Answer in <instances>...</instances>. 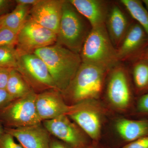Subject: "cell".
I'll return each mask as SVG.
<instances>
[{
  "instance_id": "cell-1",
  "label": "cell",
  "mask_w": 148,
  "mask_h": 148,
  "mask_svg": "<svg viewBox=\"0 0 148 148\" xmlns=\"http://www.w3.org/2000/svg\"><path fill=\"white\" fill-rule=\"evenodd\" d=\"M34 53L46 65L58 91L65 92L82 63L79 54L56 43Z\"/></svg>"
},
{
  "instance_id": "cell-2",
  "label": "cell",
  "mask_w": 148,
  "mask_h": 148,
  "mask_svg": "<svg viewBox=\"0 0 148 148\" xmlns=\"http://www.w3.org/2000/svg\"><path fill=\"white\" fill-rule=\"evenodd\" d=\"M82 62L108 71L120 63L105 24L92 27L79 53Z\"/></svg>"
},
{
  "instance_id": "cell-3",
  "label": "cell",
  "mask_w": 148,
  "mask_h": 148,
  "mask_svg": "<svg viewBox=\"0 0 148 148\" xmlns=\"http://www.w3.org/2000/svg\"><path fill=\"white\" fill-rule=\"evenodd\" d=\"M92 28L69 0H64L56 44L79 54Z\"/></svg>"
},
{
  "instance_id": "cell-4",
  "label": "cell",
  "mask_w": 148,
  "mask_h": 148,
  "mask_svg": "<svg viewBox=\"0 0 148 148\" xmlns=\"http://www.w3.org/2000/svg\"><path fill=\"white\" fill-rule=\"evenodd\" d=\"M108 71L82 63L65 92H68L72 99L76 102L97 98L102 92Z\"/></svg>"
},
{
  "instance_id": "cell-5",
  "label": "cell",
  "mask_w": 148,
  "mask_h": 148,
  "mask_svg": "<svg viewBox=\"0 0 148 148\" xmlns=\"http://www.w3.org/2000/svg\"><path fill=\"white\" fill-rule=\"evenodd\" d=\"M37 94L33 90L15 99L0 111V120L10 127L32 126L41 123L36 106Z\"/></svg>"
},
{
  "instance_id": "cell-6",
  "label": "cell",
  "mask_w": 148,
  "mask_h": 148,
  "mask_svg": "<svg viewBox=\"0 0 148 148\" xmlns=\"http://www.w3.org/2000/svg\"><path fill=\"white\" fill-rule=\"evenodd\" d=\"M107 77L106 93L109 101L116 108H126L134 91L129 68L120 62L109 71Z\"/></svg>"
},
{
  "instance_id": "cell-7",
  "label": "cell",
  "mask_w": 148,
  "mask_h": 148,
  "mask_svg": "<svg viewBox=\"0 0 148 148\" xmlns=\"http://www.w3.org/2000/svg\"><path fill=\"white\" fill-rule=\"evenodd\" d=\"M57 36L29 16L18 33L16 49L19 53H34L39 49L55 44Z\"/></svg>"
},
{
  "instance_id": "cell-8",
  "label": "cell",
  "mask_w": 148,
  "mask_h": 148,
  "mask_svg": "<svg viewBox=\"0 0 148 148\" xmlns=\"http://www.w3.org/2000/svg\"><path fill=\"white\" fill-rule=\"evenodd\" d=\"M15 69L32 85L58 90L46 65L35 53H19Z\"/></svg>"
},
{
  "instance_id": "cell-9",
  "label": "cell",
  "mask_w": 148,
  "mask_h": 148,
  "mask_svg": "<svg viewBox=\"0 0 148 148\" xmlns=\"http://www.w3.org/2000/svg\"><path fill=\"white\" fill-rule=\"evenodd\" d=\"M148 48L147 34L135 21L116 49L119 60L121 63H130L139 58Z\"/></svg>"
},
{
  "instance_id": "cell-10",
  "label": "cell",
  "mask_w": 148,
  "mask_h": 148,
  "mask_svg": "<svg viewBox=\"0 0 148 148\" xmlns=\"http://www.w3.org/2000/svg\"><path fill=\"white\" fill-rule=\"evenodd\" d=\"M135 21L119 1H112L105 25L110 38L117 49Z\"/></svg>"
},
{
  "instance_id": "cell-11",
  "label": "cell",
  "mask_w": 148,
  "mask_h": 148,
  "mask_svg": "<svg viewBox=\"0 0 148 148\" xmlns=\"http://www.w3.org/2000/svg\"><path fill=\"white\" fill-rule=\"evenodd\" d=\"M43 125L49 133L63 141L72 148H86L88 147L83 136L66 114L43 121Z\"/></svg>"
},
{
  "instance_id": "cell-12",
  "label": "cell",
  "mask_w": 148,
  "mask_h": 148,
  "mask_svg": "<svg viewBox=\"0 0 148 148\" xmlns=\"http://www.w3.org/2000/svg\"><path fill=\"white\" fill-rule=\"evenodd\" d=\"M64 0H40L30 10L29 16L41 26L57 35Z\"/></svg>"
},
{
  "instance_id": "cell-13",
  "label": "cell",
  "mask_w": 148,
  "mask_h": 148,
  "mask_svg": "<svg viewBox=\"0 0 148 148\" xmlns=\"http://www.w3.org/2000/svg\"><path fill=\"white\" fill-rule=\"evenodd\" d=\"M4 130L24 148H50L49 133L41 123L27 127H6Z\"/></svg>"
},
{
  "instance_id": "cell-14",
  "label": "cell",
  "mask_w": 148,
  "mask_h": 148,
  "mask_svg": "<svg viewBox=\"0 0 148 148\" xmlns=\"http://www.w3.org/2000/svg\"><path fill=\"white\" fill-rule=\"evenodd\" d=\"M53 90L37 94L36 108L42 121L66 114L71 108L64 103L58 91Z\"/></svg>"
},
{
  "instance_id": "cell-15",
  "label": "cell",
  "mask_w": 148,
  "mask_h": 148,
  "mask_svg": "<svg viewBox=\"0 0 148 148\" xmlns=\"http://www.w3.org/2000/svg\"><path fill=\"white\" fill-rule=\"evenodd\" d=\"M66 115L92 140H98L101 133V121L100 117L96 112L81 103L71 107Z\"/></svg>"
},
{
  "instance_id": "cell-16",
  "label": "cell",
  "mask_w": 148,
  "mask_h": 148,
  "mask_svg": "<svg viewBox=\"0 0 148 148\" xmlns=\"http://www.w3.org/2000/svg\"><path fill=\"white\" fill-rule=\"evenodd\" d=\"M77 11L95 27L104 25L111 2L105 0H69Z\"/></svg>"
},
{
  "instance_id": "cell-17",
  "label": "cell",
  "mask_w": 148,
  "mask_h": 148,
  "mask_svg": "<svg viewBox=\"0 0 148 148\" xmlns=\"http://www.w3.org/2000/svg\"><path fill=\"white\" fill-rule=\"evenodd\" d=\"M116 127L121 138L129 143L148 136V119H120Z\"/></svg>"
},
{
  "instance_id": "cell-18",
  "label": "cell",
  "mask_w": 148,
  "mask_h": 148,
  "mask_svg": "<svg viewBox=\"0 0 148 148\" xmlns=\"http://www.w3.org/2000/svg\"><path fill=\"white\" fill-rule=\"evenodd\" d=\"M129 63L134 91L140 97L148 92V61L138 58Z\"/></svg>"
},
{
  "instance_id": "cell-19",
  "label": "cell",
  "mask_w": 148,
  "mask_h": 148,
  "mask_svg": "<svg viewBox=\"0 0 148 148\" xmlns=\"http://www.w3.org/2000/svg\"><path fill=\"white\" fill-rule=\"evenodd\" d=\"M32 7L16 5L11 12L2 16L1 27H6L18 34L29 18Z\"/></svg>"
},
{
  "instance_id": "cell-20",
  "label": "cell",
  "mask_w": 148,
  "mask_h": 148,
  "mask_svg": "<svg viewBox=\"0 0 148 148\" xmlns=\"http://www.w3.org/2000/svg\"><path fill=\"white\" fill-rule=\"evenodd\" d=\"M5 89L14 100L27 95L32 90L22 75L15 69L10 70Z\"/></svg>"
},
{
  "instance_id": "cell-21",
  "label": "cell",
  "mask_w": 148,
  "mask_h": 148,
  "mask_svg": "<svg viewBox=\"0 0 148 148\" xmlns=\"http://www.w3.org/2000/svg\"><path fill=\"white\" fill-rule=\"evenodd\" d=\"M119 2L132 19L141 26L148 36V11L145 8L142 1L120 0Z\"/></svg>"
},
{
  "instance_id": "cell-22",
  "label": "cell",
  "mask_w": 148,
  "mask_h": 148,
  "mask_svg": "<svg viewBox=\"0 0 148 148\" xmlns=\"http://www.w3.org/2000/svg\"><path fill=\"white\" fill-rule=\"evenodd\" d=\"M18 56L14 46L0 47V69H16Z\"/></svg>"
},
{
  "instance_id": "cell-23",
  "label": "cell",
  "mask_w": 148,
  "mask_h": 148,
  "mask_svg": "<svg viewBox=\"0 0 148 148\" xmlns=\"http://www.w3.org/2000/svg\"><path fill=\"white\" fill-rule=\"evenodd\" d=\"M18 34L4 27H0V47L15 46Z\"/></svg>"
},
{
  "instance_id": "cell-24",
  "label": "cell",
  "mask_w": 148,
  "mask_h": 148,
  "mask_svg": "<svg viewBox=\"0 0 148 148\" xmlns=\"http://www.w3.org/2000/svg\"><path fill=\"white\" fill-rule=\"evenodd\" d=\"M136 112L142 118L148 120V92L139 97L136 105Z\"/></svg>"
},
{
  "instance_id": "cell-25",
  "label": "cell",
  "mask_w": 148,
  "mask_h": 148,
  "mask_svg": "<svg viewBox=\"0 0 148 148\" xmlns=\"http://www.w3.org/2000/svg\"><path fill=\"white\" fill-rule=\"evenodd\" d=\"M0 148H24L20 144L14 141V138L5 132L0 138Z\"/></svg>"
},
{
  "instance_id": "cell-26",
  "label": "cell",
  "mask_w": 148,
  "mask_h": 148,
  "mask_svg": "<svg viewBox=\"0 0 148 148\" xmlns=\"http://www.w3.org/2000/svg\"><path fill=\"white\" fill-rule=\"evenodd\" d=\"M121 148H148V136L130 142Z\"/></svg>"
},
{
  "instance_id": "cell-27",
  "label": "cell",
  "mask_w": 148,
  "mask_h": 148,
  "mask_svg": "<svg viewBox=\"0 0 148 148\" xmlns=\"http://www.w3.org/2000/svg\"><path fill=\"white\" fill-rule=\"evenodd\" d=\"M14 100L5 89H0V111Z\"/></svg>"
},
{
  "instance_id": "cell-28",
  "label": "cell",
  "mask_w": 148,
  "mask_h": 148,
  "mask_svg": "<svg viewBox=\"0 0 148 148\" xmlns=\"http://www.w3.org/2000/svg\"><path fill=\"white\" fill-rule=\"evenodd\" d=\"M11 69H0V89H5Z\"/></svg>"
},
{
  "instance_id": "cell-29",
  "label": "cell",
  "mask_w": 148,
  "mask_h": 148,
  "mask_svg": "<svg viewBox=\"0 0 148 148\" xmlns=\"http://www.w3.org/2000/svg\"><path fill=\"white\" fill-rule=\"evenodd\" d=\"M13 1L8 0H0V14L6 12L12 4Z\"/></svg>"
},
{
  "instance_id": "cell-30",
  "label": "cell",
  "mask_w": 148,
  "mask_h": 148,
  "mask_svg": "<svg viewBox=\"0 0 148 148\" xmlns=\"http://www.w3.org/2000/svg\"><path fill=\"white\" fill-rule=\"evenodd\" d=\"M39 1L40 0H16L15 1L16 5L32 7Z\"/></svg>"
},
{
  "instance_id": "cell-31",
  "label": "cell",
  "mask_w": 148,
  "mask_h": 148,
  "mask_svg": "<svg viewBox=\"0 0 148 148\" xmlns=\"http://www.w3.org/2000/svg\"><path fill=\"white\" fill-rule=\"evenodd\" d=\"M50 148H70L65 144L58 142L53 141L50 143Z\"/></svg>"
},
{
  "instance_id": "cell-32",
  "label": "cell",
  "mask_w": 148,
  "mask_h": 148,
  "mask_svg": "<svg viewBox=\"0 0 148 148\" xmlns=\"http://www.w3.org/2000/svg\"><path fill=\"white\" fill-rule=\"evenodd\" d=\"M138 58H143L148 61V48Z\"/></svg>"
},
{
  "instance_id": "cell-33",
  "label": "cell",
  "mask_w": 148,
  "mask_h": 148,
  "mask_svg": "<svg viewBox=\"0 0 148 148\" xmlns=\"http://www.w3.org/2000/svg\"><path fill=\"white\" fill-rule=\"evenodd\" d=\"M5 132L4 129L2 124L1 121L0 120V138L1 137L2 135L3 134V133Z\"/></svg>"
},
{
  "instance_id": "cell-34",
  "label": "cell",
  "mask_w": 148,
  "mask_h": 148,
  "mask_svg": "<svg viewBox=\"0 0 148 148\" xmlns=\"http://www.w3.org/2000/svg\"><path fill=\"white\" fill-rule=\"evenodd\" d=\"M142 1L145 8L148 11V0H143Z\"/></svg>"
},
{
  "instance_id": "cell-35",
  "label": "cell",
  "mask_w": 148,
  "mask_h": 148,
  "mask_svg": "<svg viewBox=\"0 0 148 148\" xmlns=\"http://www.w3.org/2000/svg\"><path fill=\"white\" fill-rule=\"evenodd\" d=\"M2 19V16H0V27H1Z\"/></svg>"
},
{
  "instance_id": "cell-36",
  "label": "cell",
  "mask_w": 148,
  "mask_h": 148,
  "mask_svg": "<svg viewBox=\"0 0 148 148\" xmlns=\"http://www.w3.org/2000/svg\"><path fill=\"white\" fill-rule=\"evenodd\" d=\"M86 148H93V147H87Z\"/></svg>"
}]
</instances>
